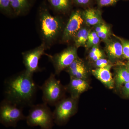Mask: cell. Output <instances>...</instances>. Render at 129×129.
<instances>
[{"mask_svg":"<svg viewBox=\"0 0 129 129\" xmlns=\"http://www.w3.org/2000/svg\"><path fill=\"white\" fill-rule=\"evenodd\" d=\"M99 7L113 6L120 0H97Z\"/></svg>","mask_w":129,"mask_h":129,"instance_id":"603a6c76","label":"cell"},{"mask_svg":"<svg viewBox=\"0 0 129 129\" xmlns=\"http://www.w3.org/2000/svg\"><path fill=\"white\" fill-rule=\"evenodd\" d=\"M73 3L81 7H86L89 6L92 0H72Z\"/></svg>","mask_w":129,"mask_h":129,"instance_id":"cb8c5ba5","label":"cell"},{"mask_svg":"<svg viewBox=\"0 0 129 129\" xmlns=\"http://www.w3.org/2000/svg\"><path fill=\"white\" fill-rule=\"evenodd\" d=\"M78 98L71 97L61 100L55 106L53 112L54 122L58 125L64 124L76 112Z\"/></svg>","mask_w":129,"mask_h":129,"instance_id":"8992f818","label":"cell"},{"mask_svg":"<svg viewBox=\"0 0 129 129\" xmlns=\"http://www.w3.org/2000/svg\"><path fill=\"white\" fill-rule=\"evenodd\" d=\"M55 75L51 74L40 87L42 91V100L44 103L55 106L63 99L64 89L60 81L56 78Z\"/></svg>","mask_w":129,"mask_h":129,"instance_id":"277c9868","label":"cell"},{"mask_svg":"<svg viewBox=\"0 0 129 129\" xmlns=\"http://www.w3.org/2000/svg\"><path fill=\"white\" fill-rule=\"evenodd\" d=\"M90 32L86 28L81 27L74 38V46L77 48L80 47H86Z\"/></svg>","mask_w":129,"mask_h":129,"instance_id":"e0dca14e","label":"cell"},{"mask_svg":"<svg viewBox=\"0 0 129 129\" xmlns=\"http://www.w3.org/2000/svg\"><path fill=\"white\" fill-rule=\"evenodd\" d=\"M53 64L55 74H59L66 69L77 57V48L75 46L69 47L53 55H47Z\"/></svg>","mask_w":129,"mask_h":129,"instance_id":"52a82bcc","label":"cell"},{"mask_svg":"<svg viewBox=\"0 0 129 129\" xmlns=\"http://www.w3.org/2000/svg\"><path fill=\"white\" fill-rule=\"evenodd\" d=\"M122 91L125 95L129 97V82L123 85Z\"/></svg>","mask_w":129,"mask_h":129,"instance_id":"4316f807","label":"cell"},{"mask_svg":"<svg viewBox=\"0 0 129 129\" xmlns=\"http://www.w3.org/2000/svg\"><path fill=\"white\" fill-rule=\"evenodd\" d=\"M67 71L69 73L70 78L85 80L87 76V70L84 64Z\"/></svg>","mask_w":129,"mask_h":129,"instance_id":"ac0fdd59","label":"cell"},{"mask_svg":"<svg viewBox=\"0 0 129 129\" xmlns=\"http://www.w3.org/2000/svg\"><path fill=\"white\" fill-rule=\"evenodd\" d=\"M23 108L5 99L0 106V122L6 127H16L19 121L26 119Z\"/></svg>","mask_w":129,"mask_h":129,"instance_id":"5b68a950","label":"cell"},{"mask_svg":"<svg viewBox=\"0 0 129 129\" xmlns=\"http://www.w3.org/2000/svg\"><path fill=\"white\" fill-rule=\"evenodd\" d=\"M95 31L101 39L104 41L108 39L110 34V29L107 25L104 24H100L96 27Z\"/></svg>","mask_w":129,"mask_h":129,"instance_id":"ffe728a7","label":"cell"},{"mask_svg":"<svg viewBox=\"0 0 129 129\" xmlns=\"http://www.w3.org/2000/svg\"><path fill=\"white\" fill-rule=\"evenodd\" d=\"M114 81L117 88H120L125 83L129 82V70L126 66L119 67L117 69Z\"/></svg>","mask_w":129,"mask_h":129,"instance_id":"2e32d148","label":"cell"},{"mask_svg":"<svg viewBox=\"0 0 129 129\" xmlns=\"http://www.w3.org/2000/svg\"><path fill=\"white\" fill-rule=\"evenodd\" d=\"M126 67L129 70V61L126 64Z\"/></svg>","mask_w":129,"mask_h":129,"instance_id":"f1b7e54d","label":"cell"},{"mask_svg":"<svg viewBox=\"0 0 129 129\" xmlns=\"http://www.w3.org/2000/svg\"><path fill=\"white\" fill-rule=\"evenodd\" d=\"M89 85L85 79L70 78V82L67 89L74 98H78L79 96L88 89Z\"/></svg>","mask_w":129,"mask_h":129,"instance_id":"8fae6325","label":"cell"},{"mask_svg":"<svg viewBox=\"0 0 129 129\" xmlns=\"http://www.w3.org/2000/svg\"><path fill=\"white\" fill-rule=\"evenodd\" d=\"M38 27L42 40L47 49L50 48L61 37L64 27L60 16L51 14L45 4L39 8Z\"/></svg>","mask_w":129,"mask_h":129,"instance_id":"7a4b0ae2","label":"cell"},{"mask_svg":"<svg viewBox=\"0 0 129 129\" xmlns=\"http://www.w3.org/2000/svg\"><path fill=\"white\" fill-rule=\"evenodd\" d=\"M95 64L98 68H104L108 67H112V65L109 60L102 58L95 62Z\"/></svg>","mask_w":129,"mask_h":129,"instance_id":"7402d4cb","label":"cell"},{"mask_svg":"<svg viewBox=\"0 0 129 129\" xmlns=\"http://www.w3.org/2000/svg\"><path fill=\"white\" fill-rule=\"evenodd\" d=\"M106 51L109 57L113 60L123 57V46L120 41H113L108 43Z\"/></svg>","mask_w":129,"mask_h":129,"instance_id":"9a60e30c","label":"cell"},{"mask_svg":"<svg viewBox=\"0 0 129 129\" xmlns=\"http://www.w3.org/2000/svg\"><path fill=\"white\" fill-rule=\"evenodd\" d=\"M102 52L96 46L92 47L89 53V57L91 60L96 55Z\"/></svg>","mask_w":129,"mask_h":129,"instance_id":"484cf974","label":"cell"},{"mask_svg":"<svg viewBox=\"0 0 129 129\" xmlns=\"http://www.w3.org/2000/svg\"><path fill=\"white\" fill-rule=\"evenodd\" d=\"M112 67L104 68H97L92 70L93 75L101 81L103 84L110 89H113L115 86V81L113 79L110 69Z\"/></svg>","mask_w":129,"mask_h":129,"instance_id":"30bf717a","label":"cell"},{"mask_svg":"<svg viewBox=\"0 0 129 129\" xmlns=\"http://www.w3.org/2000/svg\"><path fill=\"white\" fill-rule=\"evenodd\" d=\"M33 76L25 70L8 79L5 82V99L22 108L32 106L38 87Z\"/></svg>","mask_w":129,"mask_h":129,"instance_id":"6da1fadb","label":"cell"},{"mask_svg":"<svg viewBox=\"0 0 129 129\" xmlns=\"http://www.w3.org/2000/svg\"><path fill=\"white\" fill-rule=\"evenodd\" d=\"M81 13L84 21L87 25H98L101 23V13L99 9L88 8Z\"/></svg>","mask_w":129,"mask_h":129,"instance_id":"4fadbf2b","label":"cell"},{"mask_svg":"<svg viewBox=\"0 0 129 129\" xmlns=\"http://www.w3.org/2000/svg\"><path fill=\"white\" fill-rule=\"evenodd\" d=\"M84 21L81 11L76 10L72 12L63 29L61 42L67 43L73 40L77 32L82 27Z\"/></svg>","mask_w":129,"mask_h":129,"instance_id":"9c48e42d","label":"cell"},{"mask_svg":"<svg viewBox=\"0 0 129 129\" xmlns=\"http://www.w3.org/2000/svg\"><path fill=\"white\" fill-rule=\"evenodd\" d=\"M51 9L57 14H64L72 7V0H46Z\"/></svg>","mask_w":129,"mask_h":129,"instance_id":"5bb4252c","label":"cell"},{"mask_svg":"<svg viewBox=\"0 0 129 129\" xmlns=\"http://www.w3.org/2000/svg\"><path fill=\"white\" fill-rule=\"evenodd\" d=\"M12 7L17 16L27 14L34 3L35 0H10Z\"/></svg>","mask_w":129,"mask_h":129,"instance_id":"7c38bea8","label":"cell"},{"mask_svg":"<svg viewBox=\"0 0 129 129\" xmlns=\"http://www.w3.org/2000/svg\"><path fill=\"white\" fill-rule=\"evenodd\" d=\"M100 41V39L99 37L94 39H88L86 47L88 48L96 46L99 44Z\"/></svg>","mask_w":129,"mask_h":129,"instance_id":"d4e9b609","label":"cell"},{"mask_svg":"<svg viewBox=\"0 0 129 129\" xmlns=\"http://www.w3.org/2000/svg\"><path fill=\"white\" fill-rule=\"evenodd\" d=\"M47 105L44 103L31 106L26 118L28 125L39 126L41 129H52L55 123L53 113Z\"/></svg>","mask_w":129,"mask_h":129,"instance_id":"3957f363","label":"cell"},{"mask_svg":"<svg viewBox=\"0 0 129 129\" xmlns=\"http://www.w3.org/2000/svg\"><path fill=\"white\" fill-rule=\"evenodd\" d=\"M115 36L118 38L122 44L123 46V57L129 61V41L120 37Z\"/></svg>","mask_w":129,"mask_h":129,"instance_id":"44dd1931","label":"cell"},{"mask_svg":"<svg viewBox=\"0 0 129 129\" xmlns=\"http://www.w3.org/2000/svg\"><path fill=\"white\" fill-rule=\"evenodd\" d=\"M46 47L43 43L34 49L24 52L22 53L23 61L25 70L34 74L40 72L41 69L39 67V62L42 56L47 50Z\"/></svg>","mask_w":129,"mask_h":129,"instance_id":"ba28073f","label":"cell"},{"mask_svg":"<svg viewBox=\"0 0 129 129\" xmlns=\"http://www.w3.org/2000/svg\"><path fill=\"white\" fill-rule=\"evenodd\" d=\"M99 37L98 35L97 34L96 32H90L88 36V39H94Z\"/></svg>","mask_w":129,"mask_h":129,"instance_id":"83f0119b","label":"cell"},{"mask_svg":"<svg viewBox=\"0 0 129 129\" xmlns=\"http://www.w3.org/2000/svg\"><path fill=\"white\" fill-rule=\"evenodd\" d=\"M0 11L2 14L7 17H16L10 0H0Z\"/></svg>","mask_w":129,"mask_h":129,"instance_id":"d6986e66","label":"cell"}]
</instances>
